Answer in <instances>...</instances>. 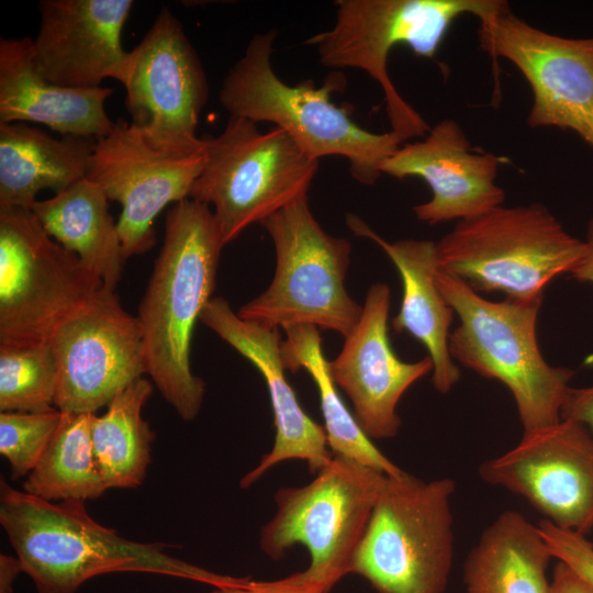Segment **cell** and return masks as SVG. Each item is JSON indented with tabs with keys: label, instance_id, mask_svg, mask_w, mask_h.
I'll list each match as a JSON object with an SVG mask.
<instances>
[{
	"label": "cell",
	"instance_id": "6da1fadb",
	"mask_svg": "<svg viewBox=\"0 0 593 593\" xmlns=\"http://www.w3.org/2000/svg\"><path fill=\"white\" fill-rule=\"evenodd\" d=\"M224 246L209 205L190 198L172 204L138 305L146 374L186 422L197 417L205 393L204 381L191 370V342L212 299Z\"/></svg>",
	"mask_w": 593,
	"mask_h": 593
},
{
	"label": "cell",
	"instance_id": "7a4b0ae2",
	"mask_svg": "<svg viewBox=\"0 0 593 593\" xmlns=\"http://www.w3.org/2000/svg\"><path fill=\"white\" fill-rule=\"evenodd\" d=\"M0 524L37 593H76L112 572H146L203 581L226 577L167 553L165 544L138 542L94 521L82 501L48 502L0 482Z\"/></svg>",
	"mask_w": 593,
	"mask_h": 593
},
{
	"label": "cell",
	"instance_id": "3957f363",
	"mask_svg": "<svg viewBox=\"0 0 593 593\" xmlns=\"http://www.w3.org/2000/svg\"><path fill=\"white\" fill-rule=\"evenodd\" d=\"M276 35L271 30L249 40L243 57L222 82L221 104L231 115L273 123L313 159L346 158L356 181L373 184L382 175L383 163L401 146V138L391 131H367L333 102L331 96L346 83L342 74H329L321 87L312 80L294 86L282 81L271 64Z\"/></svg>",
	"mask_w": 593,
	"mask_h": 593
},
{
	"label": "cell",
	"instance_id": "277c9868",
	"mask_svg": "<svg viewBox=\"0 0 593 593\" xmlns=\"http://www.w3.org/2000/svg\"><path fill=\"white\" fill-rule=\"evenodd\" d=\"M436 283L460 320L449 335L452 359L510 390L524 434L559 423L574 371L549 365L540 353L536 326L542 301H490L440 269Z\"/></svg>",
	"mask_w": 593,
	"mask_h": 593
},
{
	"label": "cell",
	"instance_id": "5b68a950",
	"mask_svg": "<svg viewBox=\"0 0 593 593\" xmlns=\"http://www.w3.org/2000/svg\"><path fill=\"white\" fill-rule=\"evenodd\" d=\"M508 3L503 0H339L331 30L305 41L326 67L358 68L383 92L391 132L402 142L430 130L399 93L388 72L390 52L399 44L416 56L434 58L451 24L463 14L484 20Z\"/></svg>",
	"mask_w": 593,
	"mask_h": 593
},
{
	"label": "cell",
	"instance_id": "8992f818",
	"mask_svg": "<svg viewBox=\"0 0 593 593\" xmlns=\"http://www.w3.org/2000/svg\"><path fill=\"white\" fill-rule=\"evenodd\" d=\"M436 246L439 269L475 292L542 301L547 286L580 260L584 242L545 205L532 203L459 221Z\"/></svg>",
	"mask_w": 593,
	"mask_h": 593
},
{
	"label": "cell",
	"instance_id": "52a82bcc",
	"mask_svg": "<svg viewBox=\"0 0 593 593\" xmlns=\"http://www.w3.org/2000/svg\"><path fill=\"white\" fill-rule=\"evenodd\" d=\"M385 475L333 455L310 483L276 491V513L260 530V549L269 558L280 560L291 547L304 546L310 555L309 567L288 578L328 593L351 573Z\"/></svg>",
	"mask_w": 593,
	"mask_h": 593
},
{
	"label": "cell",
	"instance_id": "ba28073f",
	"mask_svg": "<svg viewBox=\"0 0 593 593\" xmlns=\"http://www.w3.org/2000/svg\"><path fill=\"white\" fill-rule=\"evenodd\" d=\"M450 478L385 475L351 573L377 593H444L454 559Z\"/></svg>",
	"mask_w": 593,
	"mask_h": 593
},
{
	"label": "cell",
	"instance_id": "9c48e42d",
	"mask_svg": "<svg viewBox=\"0 0 593 593\" xmlns=\"http://www.w3.org/2000/svg\"><path fill=\"white\" fill-rule=\"evenodd\" d=\"M205 160L189 198L213 206L224 245L302 197L317 172L289 134L231 115L216 136L204 137Z\"/></svg>",
	"mask_w": 593,
	"mask_h": 593
},
{
	"label": "cell",
	"instance_id": "30bf717a",
	"mask_svg": "<svg viewBox=\"0 0 593 593\" xmlns=\"http://www.w3.org/2000/svg\"><path fill=\"white\" fill-rule=\"evenodd\" d=\"M261 225L275 246V275L262 293L238 309V316L269 328L313 325L346 337L362 311L345 288L350 243L321 227L307 195Z\"/></svg>",
	"mask_w": 593,
	"mask_h": 593
},
{
	"label": "cell",
	"instance_id": "8fae6325",
	"mask_svg": "<svg viewBox=\"0 0 593 593\" xmlns=\"http://www.w3.org/2000/svg\"><path fill=\"white\" fill-rule=\"evenodd\" d=\"M102 286L31 209L0 206V345L49 342Z\"/></svg>",
	"mask_w": 593,
	"mask_h": 593
},
{
	"label": "cell",
	"instance_id": "7c38bea8",
	"mask_svg": "<svg viewBox=\"0 0 593 593\" xmlns=\"http://www.w3.org/2000/svg\"><path fill=\"white\" fill-rule=\"evenodd\" d=\"M118 80L125 88L130 123L148 143L175 153L205 148L197 127L209 97L208 79L181 22L168 8L128 52Z\"/></svg>",
	"mask_w": 593,
	"mask_h": 593
},
{
	"label": "cell",
	"instance_id": "4fadbf2b",
	"mask_svg": "<svg viewBox=\"0 0 593 593\" xmlns=\"http://www.w3.org/2000/svg\"><path fill=\"white\" fill-rule=\"evenodd\" d=\"M479 22L481 49L512 63L532 89L528 126L572 131L593 148V37L548 33L510 5Z\"/></svg>",
	"mask_w": 593,
	"mask_h": 593
},
{
	"label": "cell",
	"instance_id": "5bb4252c",
	"mask_svg": "<svg viewBox=\"0 0 593 593\" xmlns=\"http://www.w3.org/2000/svg\"><path fill=\"white\" fill-rule=\"evenodd\" d=\"M49 343L57 365L55 407L61 413L96 414L146 374L137 317L103 286L57 327Z\"/></svg>",
	"mask_w": 593,
	"mask_h": 593
},
{
	"label": "cell",
	"instance_id": "9a60e30c",
	"mask_svg": "<svg viewBox=\"0 0 593 593\" xmlns=\"http://www.w3.org/2000/svg\"><path fill=\"white\" fill-rule=\"evenodd\" d=\"M204 160L205 148L195 153L157 148L123 119L97 141L87 178L122 208L116 225L126 259L153 248L156 217L167 205L189 198Z\"/></svg>",
	"mask_w": 593,
	"mask_h": 593
},
{
	"label": "cell",
	"instance_id": "2e32d148",
	"mask_svg": "<svg viewBox=\"0 0 593 593\" xmlns=\"http://www.w3.org/2000/svg\"><path fill=\"white\" fill-rule=\"evenodd\" d=\"M480 478L524 497L557 527L593 532V436L580 423L523 434L508 451L485 460Z\"/></svg>",
	"mask_w": 593,
	"mask_h": 593
},
{
	"label": "cell",
	"instance_id": "e0dca14e",
	"mask_svg": "<svg viewBox=\"0 0 593 593\" xmlns=\"http://www.w3.org/2000/svg\"><path fill=\"white\" fill-rule=\"evenodd\" d=\"M390 289L372 284L360 317L344 337L340 353L329 361V373L353 405V415L371 439L394 438L401 426L396 406L406 390L433 371L429 356L415 361L401 360L388 335Z\"/></svg>",
	"mask_w": 593,
	"mask_h": 593
},
{
	"label": "cell",
	"instance_id": "ac0fdd59",
	"mask_svg": "<svg viewBox=\"0 0 593 593\" xmlns=\"http://www.w3.org/2000/svg\"><path fill=\"white\" fill-rule=\"evenodd\" d=\"M502 163L497 155L472 152L460 124L444 119L422 141L400 146L381 172L423 179L432 198L413 211L419 221L434 225L472 219L502 205L504 191L495 182Z\"/></svg>",
	"mask_w": 593,
	"mask_h": 593
},
{
	"label": "cell",
	"instance_id": "d6986e66",
	"mask_svg": "<svg viewBox=\"0 0 593 593\" xmlns=\"http://www.w3.org/2000/svg\"><path fill=\"white\" fill-rule=\"evenodd\" d=\"M132 0H42L40 27L33 40L40 72L70 88H98L118 80L128 52L123 27Z\"/></svg>",
	"mask_w": 593,
	"mask_h": 593
},
{
	"label": "cell",
	"instance_id": "ffe728a7",
	"mask_svg": "<svg viewBox=\"0 0 593 593\" xmlns=\"http://www.w3.org/2000/svg\"><path fill=\"white\" fill-rule=\"evenodd\" d=\"M200 322L248 359L265 379L275 418L276 435L271 450L242 480L248 488L268 470L286 460H303L316 473L333 457L324 426L314 422L301 407L289 384L281 359L279 329L243 320L230 303L212 298Z\"/></svg>",
	"mask_w": 593,
	"mask_h": 593
},
{
	"label": "cell",
	"instance_id": "44dd1931",
	"mask_svg": "<svg viewBox=\"0 0 593 593\" xmlns=\"http://www.w3.org/2000/svg\"><path fill=\"white\" fill-rule=\"evenodd\" d=\"M113 89L70 88L38 70L30 37L0 40V123L34 122L64 135L100 139L114 127L105 112Z\"/></svg>",
	"mask_w": 593,
	"mask_h": 593
},
{
	"label": "cell",
	"instance_id": "7402d4cb",
	"mask_svg": "<svg viewBox=\"0 0 593 593\" xmlns=\"http://www.w3.org/2000/svg\"><path fill=\"white\" fill-rule=\"evenodd\" d=\"M346 222L356 235L378 244L396 267L403 294L392 327L395 333L407 332L425 346L433 361V385L437 392L447 394L458 383L460 369L448 346L455 312L436 283L439 269L436 243L426 239L390 243L357 215L347 214Z\"/></svg>",
	"mask_w": 593,
	"mask_h": 593
},
{
	"label": "cell",
	"instance_id": "603a6c76",
	"mask_svg": "<svg viewBox=\"0 0 593 593\" xmlns=\"http://www.w3.org/2000/svg\"><path fill=\"white\" fill-rule=\"evenodd\" d=\"M97 141L56 138L23 122L0 123V206L32 209L38 192L56 194L87 178Z\"/></svg>",
	"mask_w": 593,
	"mask_h": 593
},
{
	"label": "cell",
	"instance_id": "cb8c5ba5",
	"mask_svg": "<svg viewBox=\"0 0 593 593\" xmlns=\"http://www.w3.org/2000/svg\"><path fill=\"white\" fill-rule=\"evenodd\" d=\"M551 551L537 525L504 511L482 532L463 563L467 593H551Z\"/></svg>",
	"mask_w": 593,
	"mask_h": 593
},
{
	"label": "cell",
	"instance_id": "d4e9b609",
	"mask_svg": "<svg viewBox=\"0 0 593 593\" xmlns=\"http://www.w3.org/2000/svg\"><path fill=\"white\" fill-rule=\"evenodd\" d=\"M108 201L103 190L85 178L37 200L31 210L52 238L74 253L103 287L115 290L126 258Z\"/></svg>",
	"mask_w": 593,
	"mask_h": 593
},
{
	"label": "cell",
	"instance_id": "484cf974",
	"mask_svg": "<svg viewBox=\"0 0 593 593\" xmlns=\"http://www.w3.org/2000/svg\"><path fill=\"white\" fill-rule=\"evenodd\" d=\"M286 340L280 353L286 370L304 369L316 384L324 418L328 448L333 455L344 456L388 475L402 469L387 458L362 432L343 402L329 373L320 331L313 325H296L284 329Z\"/></svg>",
	"mask_w": 593,
	"mask_h": 593
},
{
	"label": "cell",
	"instance_id": "4316f807",
	"mask_svg": "<svg viewBox=\"0 0 593 593\" xmlns=\"http://www.w3.org/2000/svg\"><path fill=\"white\" fill-rule=\"evenodd\" d=\"M152 394L153 384L142 377L121 391L103 414L92 416V446L108 489H134L146 478L155 433L142 411Z\"/></svg>",
	"mask_w": 593,
	"mask_h": 593
},
{
	"label": "cell",
	"instance_id": "83f0119b",
	"mask_svg": "<svg viewBox=\"0 0 593 593\" xmlns=\"http://www.w3.org/2000/svg\"><path fill=\"white\" fill-rule=\"evenodd\" d=\"M91 413H61L59 425L23 491L48 502L97 500L109 489L91 440Z\"/></svg>",
	"mask_w": 593,
	"mask_h": 593
},
{
	"label": "cell",
	"instance_id": "f1b7e54d",
	"mask_svg": "<svg viewBox=\"0 0 593 593\" xmlns=\"http://www.w3.org/2000/svg\"><path fill=\"white\" fill-rule=\"evenodd\" d=\"M57 365L49 342L0 345V412L55 407Z\"/></svg>",
	"mask_w": 593,
	"mask_h": 593
},
{
	"label": "cell",
	"instance_id": "f546056e",
	"mask_svg": "<svg viewBox=\"0 0 593 593\" xmlns=\"http://www.w3.org/2000/svg\"><path fill=\"white\" fill-rule=\"evenodd\" d=\"M61 418L56 407L43 412H0V454L19 480L35 468Z\"/></svg>",
	"mask_w": 593,
	"mask_h": 593
},
{
	"label": "cell",
	"instance_id": "4dcf8cb0",
	"mask_svg": "<svg viewBox=\"0 0 593 593\" xmlns=\"http://www.w3.org/2000/svg\"><path fill=\"white\" fill-rule=\"evenodd\" d=\"M537 526L553 559L566 563L593 585V542L584 535L561 529L544 518Z\"/></svg>",
	"mask_w": 593,
	"mask_h": 593
},
{
	"label": "cell",
	"instance_id": "1f68e13d",
	"mask_svg": "<svg viewBox=\"0 0 593 593\" xmlns=\"http://www.w3.org/2000/svg\"><path fill=\"white\" fill-rule=\"evenodd\" d=\"M210 593H321L307 586L292 582L289 578L275 581H250L230 578L213 585Z\"/></svg>",
	"mask_w": 593,
	"mask_h": 593
},
{
	"label": "cell",
	"instance_id": "d6a6232c",
	"mask_svg": "<svg viewBox=\"0 0 593 593\" xmlns=\"http://www.w3.org/2000/svg\"><path fill=\"white\" fill-rule=\"evenodd\" d=\"M561 419L582 424L593 436V385L569 389L561 407Z\"/></svg>",
	"mask_w": 593,
	"mask_h": 593
},
{
	"label": "cell",
	"instance_id": "836d02e7",
	"mask_svg": "<svg viewBox=\"0 0 593 593\" xmlns=\"http://www.w3.org/2000/svg\"><path fill=\"white\" fill-rule=\"evenodd\" d=\"M551 582V593H593V585L561 561H557Z\"/></svg>",
	"mask_w": 593,
	"mask_h": 593
},
{
	"label": "cell",
	"instance_id": "e575fe53",
	"mask_svg": "<svg viewBox=\"0 0 593 593\" xmlns=\"http://www.w3.org/2000/svg\"><path fill=\"white\" fill-rule=\"evenodd\" d=\"M583 242V254L568 276L579 282L593 286V219L588 223Z\"/></svg>",
	"mask_w": 593,
	"mask_h": 593
},
{
	"label": "cell",
	"instance_id": "d590c367",
	"mask_svg": "<svg viewBox=\"0 0 593 593\" xmlns=\"http://www.w3.org/2000/svg\"><path fill=\"white\" fill-rule=\"evenodd\" d=\"M20 572H23V568L16 556L0 555V593H13V584Z\"/></svg>",
	"mask_w": 593,
	"mask_h": 593
}]
</instances>
